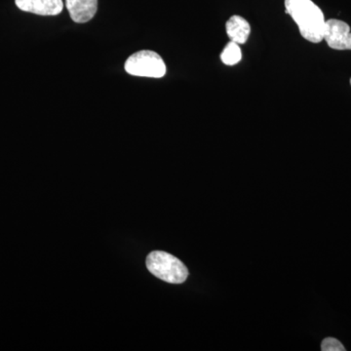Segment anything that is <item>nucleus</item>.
I'll return each mask as SVG.
<instances>
[{"mask_svg":"<svg viewBox=\"0 0 351 351\" xmlns=\"http://www.w3.org/2000/svg\"><path fill=\"white\" fill-rule=\"evenodd\" d=\"M286 14L295 21L302 38L319 43L324 38V14L313 0H285Z\"/></svg>","mask_w":351,"mask_h":351,"instance_id":"obj_1","label":"nucleus"},{"mask_svg":"<svg viewBox=\"0 0 351 351\" xmlns=\"http://www.w3.org/2000/svg\"><path fill=\"white\" fill-rule=\"evenodd\" d=\"M147 267L154 276L167 283L182 284L189 276L186 265L166 252H152L147 258Z\"/></svg>","mask_w":351,"mask_h":351,"instance_id":"obj_2","label":"nucleus"},{"mask_svg":"<svg viewBox=\"0 0 351 351\" xmlns=\"http://www.w3.org/2000/svg\"><path fill=\"white\" fill-rule=\"evenodd\" d=\"M125 71L132 75L161 78L166 75V66L162 58L156 52L144 50L128 58Z\"/></svg>","mask_w":351,"mask_h":351,"instance_id":"obj_3","label":"nucleus"},{"mask_svg":"<svg viewBox=\"0 0 351 351\" xmlns=\"http://www.w3.org/2000/svg\"><path fill=\"white\" fill-rule=\"evenodd\" d=\"M324 39L335 50H351L350 25L343 21L331 19L325 23Z\"/></svg>","mask_w":351,"mask_h":351,"instance_id":"obj_4","label":"nucleus"},{"mask_svg":"<svg viewBox=\"0 0 351 351\" xmlns=\"http://www.w3.org/2000/svg\"><path fill=\"white\" fill-rule=\"evenodd\" d=\"M15 2L21 10L40 16H56L64 8L62 0H15Z\"/></svg>","mask_w":351,"mask_h":351,"instance_id":"obj_5","label":"nucleus"},{"mask_svg":"<svg viewBox=\"0 0 351 351\" xmlns=\"http://www.w3.org/2000/svg\"><path fill=\"white\" fill-rule=\"evenodd\" d=\"M71 19L78 24L93 19L98 8V0H66Z\"/></svg>","mask_w":351,"mask_h":351,"instance_id":"obj_6","label":"nucleus"},{"mask_svg":"<svg viewBox=\"0 0 351 351\" xmlns=\"http://www.w3.org/2000/svg\"><path fill=\"white\" fill-rule=\"evenodd\" d=\"M226 31L228 38L233 43L245 44L250 36V24L244 18L234 15L226 22Z\"/></svg>","mask_w":351,"mask_h":351,"instance_id":"obj_7","label":"nucleus"},{"mask_svg":"<svg viewBox=\"0 0 351 351\" xmlns=\"http://www.w3.org/2000/svg\"><path fill=\"white\" fill-rule=\"evenodd\" d=\"M242 53L240 49L239 44L230 41L228 45L223 48V52L221 54V60L223 64L228 66H233L241 61Z\"/></svg>","mask_w":351,"mask_h":351,"instance_id":"obj_8","label":"nucleus"},{"mask_svg":"<svg viewBox=\"0 0 351 351\" xmlns=\"http://www.w3.org/2000/svg\"><path fill=\"white\" fill-rule=\"evenodd\" d=\"M321 350L322 351H345V346L341 341L334 338H326L321 343Z\"/></svg>","mask_w":351,"mask_h":351,"instance_id":"obj_9","label":"nucleus"},{"mask_svg":"<svg viewBox=\"0 0 351 351\" xmlns=\"http://www.w3.org/2000/svg\"><path fill=\"white\" fill-rule=\"evenodd\" d=\"M350 84H351V80H350Z\"/></svg>","mask_w":351,"mask_h":351,"instance_id":"obj_10","label":"nucleus"}]
</instances>
